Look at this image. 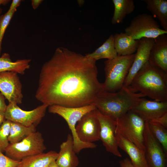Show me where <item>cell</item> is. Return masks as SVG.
<instances>
[{
    "label": "cell",
    "mask_w": 167,
    "mask_h": 167,
    "mask_svg": "<svg viewBox=\"0 0 167 167\" xmlns=\"http://www.w3.org/2000/svg\"><path fill=\"white\" fill-rule=\"evenodd\" d=\"M96 62L66 48H57L41 67L36 98L49 106L92 105L106 92L98 79Z\"/></svg>",
    "instance_id": "cell-1"
},
{
    "label": "cell",
    "mask_w": 167,
    "mask_h": 167,
    "mask_svg": "<svg viewBox=\"0 0 167 167\" xmlns=\"http://www.w3.org/2000/svg\"><path fill=\"white\" fill-rule=\"evenodd\" d=\"M129 86L156 101H167V73L148 61L135 75Z\"/></svg>",
    "instance_id": "cell-2"
},
{
    "label": "cell",
    "mask_w": 167,
    "mask_h": 167,
    "mask_svg": "<svg viewBox=\"0 0 167 167\" xmlns=\"http://www.w3.org/2000/svg\"><path fill=\"white\" fill-rule=\"evenodd\" d=\"M145 97L135 92L129 86L124 85L113 92H105L92 105L102 114L116 121L132 109L142 98Z\"/></svg>",
    "instance_id": "cell-3"
},
{
    "label": "cell",
    "mask_w": 167,
    "mask_h": 167,
    "mask_svg": "<svg viewBox=\"0 0 167 167\" xmlns=\"http://www.w3.org/2000/svg\"><path fill=\"white\" fill-rule=\"evenodd\" d=\"M135 56V54L125 56L118 55L105 61V80L103 84L106 91L115 92L123 86Z\"/></svg>",
    "instance_id": "cell-4"
},
{
    "label": "cell",
    "mask_w": 167,
    "mask_h": 167,
    "mask_svg": "<svg viewBox=\"0 0 167 167\" xmlns=\"http://www.w3.org/2000/svg\"><path fill=\"white\" fill-rule=\"evenodd\" d=\"M48 107L49 113L58 115L67 123L71 131L74 149L76 154L79 153L83 149H93L96 147V145L94 143H86L80 140L76 131V126L78 122L85 114L96 109L94 105H90L79 107H69L53 105Z\"/></svg>",
    "instance_id": "cell-5"
},
{
    "label": "cell",
    "mask_w": 167,
    "mask_h": 167,
    "mask_svg": "<svg viewBox=\"0 0 167 167\" xmlns=\"http://www.w3.org/2000/svg\"><path fill=\"white\" fill-rule=\"evenodd\" d=\"M115 133L145 150L144 132L145 122L131 110L117 119Z\"/></svg>",
    "instance_id": "cell-6"
},
{
    "label": "cell",
    "mask_w": 167,
    "mask_h": 167,
    "mask_svg": "<svg viewBox=\"0 0 167 167\" xmlns=\"http://www.w3.org/2000/svg\"><path fill=\"white\" fill-rule=\"evenodd\" d=\"M125 33L135 40L144 38L155 39L160 35L166 34L167 31L160 28V25L152 15L143 13L133 18Z\"/></svg>",
    "instance_id": "cell-7"
},
{
    "label": "cell",
    "mask_w": 167,
    "mask_h": 167,
    "mask_svg": "<svg viewBox=\"0 0 167 167\" xmlns=\"http://www.w3.org/2000/svg\"><path fill=\"white\" fill-rule=\"evenodd\" d=\"M46 149L41 133L36 131L18 142L9 143L5 152L8 157L20 161L26 157L43 153Z\"/></svg>",
    "instance_id": "cell-8"
},
{
    "label": "cell",
    "mask_w": 167,
    "mask_h": 167,
    "mask_svg": "<svg viewBox=\"0 0 167 167\" xmlns=\"http://www.w3.org/2000/svg\"><path fill=\"white\" fill-rule=\"evenodd\" d=\"M49 106L42 104L30 111L23 110L17 104L9 103L5 112V119L26 126H37L45 115Z\"/></svg>",
    "instance_id": "cell-9"
},
{
    "label": "cell",
    "mask_w": 167,
    "mask_h": 167,
    "mask_svg": "<svg viewBox=\"0 0 167 167\" xmlns=\"http://www.w3.org/2000/svg\"><path fill=\"white\" fill-rule=\"evenodd\" d=\"M145 154L148 167H167V154L150 131L148 121L144 132Z\"/></svg>",
    "instance_id": "cell-10"
},
{
    "label": "cell",
    "mask_w": 167,
    "mask_h": 167,
    "mask_svg": "<svg viewBox=\"0 0 167 167\" xmlns=\"http://www.w3.org/2000/svg\"><path fill=\"white\" fill-rule=\"evenodd\" d=\"M100 130L96 109L83 116L76 126L78 138L81 141L86 143H93L100 140Z\"/></svg>",
    "instance_id": "cell-11"
},
{
    "label": "cell",
    "mask_w": 167,
    "mask_h": 167,
    "mask_svg": "<svg viewBox=\"0 0 167 167\" xmlns=\"http://www.w3.org/2000/svg\"><path fill=\"white\" fill-rule=\"evenodd\" d=\"M96 113L100 124V139L106 151L115 156L122 157L115 136L116 121L102 114L97 109Z\"/></svg>",
    "instance_id": "cell-12"
},
{
    "label": "cell",
    "mask_w": 167,
    "mask_h": 167,
    "mask_svg": "<svg viewBox=\"0 0 167 167\" xmlns=\"http://www.w3.org/2000/svg\"><path fill=\"white\" fill-rule=\"evenodd\" d=\"M0 91L9 103H22V85L18 73L12 71L0 73Z\"/></svg>",
    "instance_id": "cell-13"
},
{
    "label": "cell",
    "mask_w": 167,
    "mask_h": 167,
    "mask_svg": "<svg viewBox=\"0 0 167 167\" xmlns=\"http://www.w3.org/2000/svg\"><path fill=\"white\" fill-rule=\"evenodd\" d=\"M131 110L145 121H151L167 113V101L149 100L142 98Z\"/></svg>",
    "instance_id": "cell-14"
},
{
    "label": "cell",
    "mask_w": 167,
    "mask_h": 167,
    "mask_svg": "<svg viewBox=\"0 0 167 167\" xmlns=\"http://www.w3.org/2000/svg\"><path fill=\"white\" fill-rule=\"evenodd\" d=\"M154 41V39L152 38H144L140 40V44L124 85L129 86L135 75L148 61L150 52Z\"/></svg>",
    "instance_id": "cell-15"
},
{
    "label": "cell",
    "mask_w": 167,
    "mask_h": 167,
    "mask_svg": "<svg viewBox=\"0 0 167 167\" xmlns=\"http://www.w3.org/2000/svg\"><path fill=\"white\" fill-rule=\"evenodd\" d=\"M148 60L151 65L167 73V35L164 34L155 39Z\"/></svg>",
    "instance_id": "cell-16"
},
{
    "label": "cell",
    "mask_w": 167,
    "mask_h": 167,
    "mask_svg": "<svg viewBox=\"0 0 167 167\" xmlns=\"http://www.w3.org/2000/svg\"><path fill=\"white\" fill-rule=\"evenodd\" d=\"M115 136L118 148L128 155L134 167H148L144 150L120 135L115 133Z\"/></svg>",
    "instance_id": "cell-17"
},
{
    "label": "cell",
    "mask_w": 167,
    "mask_h": 167,
    "mask_svg": "<svg viewBox=\"0 0 167 167\" xmlns=\"http://www.w3.org/2000/svg\"><path fill=\"white\" fill-rule=\"evenodd\" d=\"M60 151L56 160L59 167H77L79 161L74 148L73 140L71 134H68L66 140L60 145Z\"/></svg>",
    "instance_id": "cell-18"
},
{
    "label": "cell",
    "mask_w": 167,
    "mask_h": 167,
    "mask_svg": "<svg viewBox=\"0 0 167 167\" xmlns=\"http://www.w3.org/2000/svg\"><path fill=\"white\" fill-rule=\"evenodd\" d=\"M115 47L118 55L125 56L134 54L140 44V40H135L125 32L113 35Z\"/></svg>",
    "instance_id": "cell-19"
},
{
    "label": "cell",
    "mask_w": 167,
    "mask_h": 167,
    "mask_svg": "<svg viewBox=\"0 0 167 167\" xmlns=\"http://www.w3.org/2000/svg\"><path fill=\"white\" fill-rule=\"evenodd\" d=\"M58 156V153L54 151L43 152L23 159L16 167H47Z\"/></svg>",
    "instance_id": "cell-20"
},
{
    "label": "cell",
    "mask_w": 167,
    "mask_h": 167,
    "mask_svg": "<svg viewBox=\"0 0 167 167\" xmlns=\"http://www.w3.org/2000/svg\"><path fill=\"white\" fill-rule=\"evenodd\" d=\"M30 59H18L12 62L9 54L5 53L0 57V73L12 71L24 74L25 71L29 68Z\"/></svg>",
    "instance_id": "cell-21"
},
{
    "label": "cell",
    "mask_w": 167,
    "mask_h": 167,
    "mask_svg": "<svg viewBox=\"0 0 167 167\" xmlns=\"http://www.w3.org/2000/svg\"><path fill=\"white\" fill-rule=\"evenodd\" d=\"M147 9L159 21L162 29L167 31V0H144Z\"/></svg>",
    "instance_id": "cell-22"
},
{
    "label": "cell",
    "mask_w": 167,
    "mask_h": 167,
    "mask_svg": "<svg viewBox=\"0 0 167 167\" xmlns=\"http://www.w3.org/2000/svg\"><path fill=\"white\" fill-rule=\"evenodd\" d=\"M114 10L111 23L113 24L122 23L127 15L132 13L135 8L133 0H112Z\"/></svg>",
    "instance_id": "cell-23"
},
{
    "label": "cell",
    "mask_w": 167,
    "mask_h": 167,
    "mask_svg": "<svg viewBox=\"0 0 167 167\" xmlns=\"http://www.w3.org/2000/svg\"><path fill=\"white\" fill-rule=\"evenodd\" d=\"M86 57L96 61L102 59H112L118 56L115 49L113 35H111L105 41L91 53L86 54Z\"/></svg>",
    "instance_id": "cell-24"
},
{
    "label": "cell",
    "mask_w": 167,
    "mask_h": 167,
    "mask_svg": "<svg viewBox=\"0 0 167 167\" xmlns=\"http://www.w3.org/2000/svg\"><path fill=\"white\" fill-rule=\"evenodd\" d=\"M36 126H26L18 123L11 122L8 141L10 143L18 142L32 133L36 131Z\"/></svg>",
    "instance_id": "cell-25"
},
{
    "label": "cell",
    "mask_w": 167,
    "mask_h": 167,
    "mask_svg": "<svg viewBox=\"0 0 167 167\" xmlns=\"http://www.w3.org/2000/svg\"><path fill=\"white\" fill-rule=\"evenodd\" d=\"M148 122L150 131L167 154V128L156 122L151 121Z\"/></svg>",
    "instance_id": "cell-26"
},
{
    "label": "cell",
    "mask_w": 167,
    "mask_h": 167,
    "mask_svg": "<svg viewBox=\"0 0 167 167\" xmlns=\"http://www.w3.org/2000/svg\"><path fill=\"white\" fill-rule=\"evenodd\" d=\"M11 122L5 120L0 126V152L3 153L8 146V137Z\"/></svg>",
    "instance_id": "cell-27"
},
{
    "label": "cell",
    "mask_w": 167,
    "mask_h": 167,
    "mask_svg": "<svg viewBox=\"0 0 167 167\" xmlns=\"http://www.w3.org/2000/svg\"><path fill=\"white\" fill-rule=\"evenodd\" d=\"M16 11L8 10L4 14L1 15L0 18V54L2 49V39L6 30L8 26L15 13Z\"/></svg>",
    "instance_id": "cell-28"
},
{
    "label": "cell",
    "mask_w": 167,
    "mask_h": 167,
    "mask_svg": "<svg viewBox=\"0 0 167 167\" xmlns=\"http://www.w3.org/2000/svg\"><path fill=\"white\" fill-rule=\"evenodd\" d=\"M19 162V161L11 159L0 152V167H16Z\"/></svg>",
    "instance_id": "cell-29"
},
{
    "label": "cell",
    "mask_w": 167,
    "mask_h": 167,
    "mask_svg": "<svg viewBox=\"0 0 167 167\" xmlns=\"http://www.w3.org/2000/svg\"><path fill=\"white\" fill-rule=\"evenodd\" d=\"M158 123L167 128V113H166L158 118L150 121Z\"/></svg>",
    "instance_id": "cell-30"
},
{
    "label": "cell",
    "mask_w": 167,
    "mask_h": 167,
    "mask_svg": "<svg viewBox=\"0 0 167 167\" xmlns=\"http://www.w3.org/2000/svg\"><path fill=\"white\" fill-rule=\"evenodd\" d=\"M119 164L120 167H135L132 164L130 159L128 158L120 160Z\"/></svg>",
    "instance_id": "cell-31"
},
{
    "label": "cell",
    "mask_w": 167,
    "mask_h": 167,
    "mask_svg": "<svg viewBox=\"0 0 167 167\" xmlns=\"http://www.w3.org/2000/svg\"><path fill=\"white\" fill-rule=\"evenodd\" d=\"M5 99L3 95L0 92V111L4 113L7 107L5 102Z\"/></svg>",
    "instance_id": "cell-32"
},
{
    "label": "cell",
    "mask_w": 167,
    "mask_h": 167,
    "mask_svg": "<svg viewBox=\"0 0 167 167\" xmlns=\"http://www.w3.org/2000/svg\"><path fill=\"white\" fill-rule=\"evenodd\" d=\"M21 2V0H12L8 10L16 11L17 8L20 5Z\"/></svg>",
    "instance_id": "cell-33"
},
{
    "label": "cell",
    "mask_w": 167,
    "mask_h": 167,
    "mask_svg": "<svg viewBox=\"0 0 167 167\" xmlns=\"http://www.w3.org/2000/svg\"><path fill=\"white\" fill-rule=\"evenodd\" d=\"M43 1L42 0H32L31 4L33 9H36Z\"/></svg>",
    "instance_id": "cell-34"
},
{
    "label": "cell",
    "mask_w": 167,
    "mask_h": 167,
    "mask_svg": "<svg viewBox=\"0 0 167 167\" xmlns=\"http://www.w3.org/2000/svg\"><path fill=\"white\" fill-rule=\"evenodd\" d=\"M5 120V113L0 111V126Z\"/></svg>",
    "instance_id": "cell-35"
},
{
    "label": "cell",
    "mask_w": 167,
    "mask_h": 167,
    "mask_svg": "<svg viewBox=\"0 0 167 167\" xmlns=\"http://www.w3.org/2000/svg\"><path fill=\"white\" fill-rule=\"evenodd\" d=\"M47 167H59L58 166L56 162V161H54L51 163Z\"/></svg>",
    "instance_id": "cell-36"
},
{
    "label": "cell",
    "mask_w": 167,
    "mask_h": 167,
    "mask_svg": "<svg viewBox=\"0 0 167 167\" xmlns=\"http://www.w3.org/2000/svg\"><path fill=\"white\" fill-rule=\"evenodd\" d=\"M10 1V0H0V6L1 5H5L7 4Z\"/></svg>",
    "instance_id": "cell-37"
},
{
    "label": "cell",
    "mask_w": 167,
    "mask_h": 167,
    "mask_svg": "<svg viewBox=\"0 0 167 167\" xmlns=\"http://www.w3.org/2000/svg\"><path fill=\"white\" fill-rule=\"evenodd\" d=\"M2 12V9L1 7H0V18Z\"/></svg>",
    "instance_id": "cell-38"
}]
</instances>
